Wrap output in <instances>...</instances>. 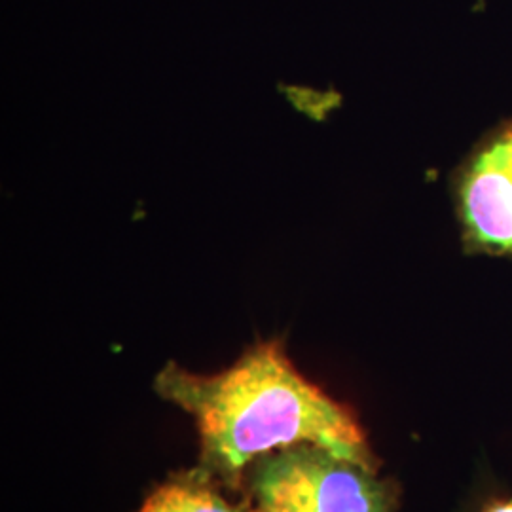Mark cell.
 <instances>
[{
  "instance_id": "6da1fadb",
  "label": "cell",
  "mask_w": 512,
  "mask_h": 512,
  "mask_svg": "<svg viewBox=\"0 0 512 512\" xmlns=\"http://www.w3.org/2000/svg\"><path fill=\"white\" fill-rule=\"evenodd\" d=\"M158 393L198 425L207 456L226 471L296 444H311L376 471L365 433L348 408L310 384L279 342H260L219 374L167 365Z\"/></svg>"
},
{
  "instance_id": "7a4b0ae2",
  "label": "cell",
  "mask_w": 512,
  "mask_h": 512,
  "mask_svg": "<svg viewBox=\"0 0 512 512\" xmlns=\"http://www.w3.org/2000/svg\"><path fill=\"white\" fill-rule=\"evenodd\" d=\"M251 490L256 512H393L374 471L311 444L258 458Z\"/></svg>"
},
{
  "instance_id": "3957f363",
  "label": "cell",
  "mask_w": 512,
  "mask_h": 512,
  "mask_svg": "<svg viewBox=\"0 0 512 512\" xmlns=\"http://www.w3.org/2000/svg\"><path fill=\"white\" fill-rule=\"evenodd\" d=\"M463 238L475 251L512 255V122L469 156L456 181Z\"/></svg>"
},
{
  "instance_id": "277c9868",
  "label": "cell",
  "mask_w": 512,
  "mask_h": 512,
  "mask_svg": "<svg viewBox=\"0 0 512 512\" xmlns=\"http://www.w3.org/2000/svg\"><path fill=\"white\" fill-rule=\"evenodd\" d=\"M139 512H238L209 484L179 478L160 486Z\"/></svg>"
},
{
  "instance_id": "5b68a950",
  "label": "cell",
  "mask_w": 512,
  "mask_h": 512,
  "mask_svg": "<svg viewBox=\"0 0 512 512\" xmlns=\"http://www.w3.org/2000/svg\"><path fill=\"white\" fill-rule=\"evenodd\" d=\"M486 512H512V501H503V503H494Z\"/></svg>"
}]
</instances>
